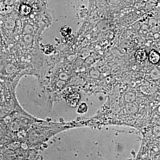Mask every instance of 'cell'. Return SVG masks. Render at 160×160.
I'll return each instance as SVG.
<instances>
[{
	"instance_id": "obj_2",
	"label": "cell",
	"mask_w": 160,
	"mask_h": 160,
	"mask_svg": "<svg viewBox=\"0 0 160 160\" xmlns=\"http://www.w3.org/2000/svg\"><path fill=\"white\" fill-rule=\"evenodd\" d=\"M149 58L150 62L153 64H157L160 60L159 53L155 50H151L149 52Z\"/></svg>"
},
{
	"instance_id": "obj_7",
	"label": "cell",
	"mask_w": 160,
	"mask_h": 160,
	"mask_svg": "<svg viewBox=\"0 0 160 160\" xmlns=\"http://www.w3.org/2000/svg\"><path fill=\"white\" fill-rule=\"evenodd\" d=\"M65 38L66 42L68 43L71 42H72V41H73V40H74V37H73V36L71 35L67 36Z\"/></svg>"
},
{
	"instance_id": "obj_3",
	"label": "cell",
	"mask_w": 160,
	"mask_h": 160,
	"mask_svg": "<svg viewBox=\"0 0 160 160\" xmlns=\"http://www.w3.org/2000/svg\"><path fill=\"white\" fill-rule=\"evenodd\" d=\"M72 32L71 27L68 26H64L62 27L60 29V33L64 37L71 35Z\"/></svg>"
},
{
	"instance_id": "obj_5",
	"label": "cell",
	"mask_w": 160,
	"mask_h": 160,
	"mask_svg": "<svg viewBox=\"0 0 160 160\" xmlns=\"http://www.w3.org/2000/svg\"><path fill=\"white\" fill-rule=\"evenodd\" d=\"M88 106H87L86 103H82L78 108V112L80 113V114H83V113H86L88 110Z\"/></svg>"
},
{
	"instance_id": "obj_4",
	"label": "cell",
	"mask_w": 160,
	"mask_h": 160,
	"mask_svg": "<svg viewBox=\"0 0 160 160\" xmlns=\"http://www.w3.org/2000/svg\"><path fill=\"white\" fill-rule=\"evenodd\" d=\"M21 14L26 15L29 14L31 12V7L27 5H22L21 6L20 10Z\"/></svg>"
},
{
	"instance_id": "obj_6",
	"label": "cell",
	"mask_w": 160,
	"mask_h": 160,
	"mask_svg": "<svg viewBox=\"0 0 160 160\" xmlns=\"http://www.w3.org/2000/svg\"><path fill=\"white\" fill-rule=\"evenodd\" d=\"M54 50L53 46L51 44H47L44 47V52L46 54H49L51 53Z\"/></svg>"
},
{
	"instance_id": "obj_1",
	"label": "cell",
	"mask_w": 160,
	"mask_h": 160,
	"mask_svg": "<svg viewBox=\"0 0 160 160\" xmlns=\"http://www.w3.org/2000/svg\"><path fill=\"white\" fill-rule=\"evenodd\" d=\"M135 58L138 62H142L147 59V54L145 50L140 49L136 52Z\"/></svg>"
}]
</instances>
